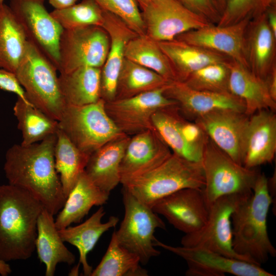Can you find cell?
<instances>
[{
    "instance_id": "obj_42",
    "label": "cell",
    "mask_w": 276,
    "mask_h": 276,
    "mask_svg": "<svg viewBox=\"0 0 276 276\" xmlns=\"http://www.w3.org/2000/svg\"><path fill=\"white\" fill-rule=\"evenodd\" d=\"M0 89L16 94L18 98L30 103L14 73L0 67Z\"/></svg>"
},
{
    "instance_id": "obj_8",
    "label": "cell",
    "mask_w": 276,
    "mask_h": 276,
    "mask_svg": "<svg viewBox=\"0 0 276 276\" xmlns=\"http://www.w3.org/2000/svg\"><path fill=\"white\" fill-rule=\"evenodd\" d=\"M122 200L124 216L115 234L119 243L139 257L143 265L160 252L155 248L154 235L157 228L166 225L150 206L140 201L123 187Z\"/></svg>"
},
{
    "instance_id": "obj_3",
    "label": "cell",
    "mask_w": 276,
    "mask_h": 276,
    "mask_svg": "<svg viewBox=\"0 0 276 276\" xmlns=\"http://www.w3.org/2000/svg\"><path fill=\"white\" fill-rule=\"evenodd\" d=\"M272 199L267 178L261 173L252 194L233 212L231 219L234 251L249 262L261 266L276 256L267 232V219Z\"/></svg>"
},
{
    "instance_id": "obj_2",
    "label": "cell",
    "mask_w": 276,
    "mask_h": 276,
    "mask_svg": "<svg viewBox=\"0 0 276 276\" xmlns=\"http://www.w3.org/2000/svg\"><path fill=\"white\" fill-rule=\"evenodd\" d=\"M44 206L26 190L0 186V261L25 260L35 249L37 223Z\"/></svg>"
},
{
    "instance_id": "obj_32",
    "label": "cell",
    "mask_w": 276,
    "mask_h": 276,
    "mask_svg": "<svg viewBox=\"0 0 276 276\" xmlns=\"http://www.w3.org/2000/svg\"><path fill=\"white\" fill-rule=\"evenodd\" d=\"M89 156L76 147L59 128L54 148L55 165L66 198L84 171Z\"/></svg>"
},
{
    "instance_id": "obj_48",
    "label": "cell",
    "mask_w": 276,
    "mask_h": 276,
    "mask_svg": "<svg viewBox=\"0 0 276 276\" xmlns=\"http://www.w3.org/2000/svg\"><path fill=\"white\" fill-rule=\"evenodd\" d=\"M217 8L221 14L225 6L226 0H213Z\"/></svg>"
},
{
    "instance_id": "obj_9",
    "label": "cell",
    "mask_w": 276,
    "mask_h": 276,
    "mask_svg": "<svg viewBox=\"0 0 276 276\" xmlns=\"http://www.w3.org/2000/svg\"><path fill=\"white\" fill-rule=\"evenodd\" d=\"M251 194H232L217 199L210 205L204 225L196 232L185 234L181 239V246L203 248L249 262L233 248L231 217L237 206Z\"/></svg>"
},
{
    "instance_id": "obj_10",
    "label": "cell",
    "mask_w": 276,
    "mask_h": 276,
    "mask_svg": "<svg viewBox=\"0 0 276 276\" xmlns=\"http://www.w3.org/2000/svg\"><path fill=\"white\" fill-rule=\"evenodd\" d=\"M108 33L102 27L88 26L63 29L59 39L60 73L84 66L101 68L109 48Z\"/></svg>"
},
{
    "instance_id": "obj_49",
    "label": "cell",
    "mask_w": 276,
    "mask_h": 276,
    "mask_svg": "<svg viewBox=\"0 0 276 276\" xmlns=\"http://www.w3.org/2000/svg\"><path fill=\"white\" fill-rule=\"evenodd\" d=\"M151 0H136L140 8L141 9L146 6Z\"/></svg>"
},
{
    "instance_id": "obj_47",
    "label": "cell",
    "mask_w": 276,
    "mask_h": 276,
    "mask_svg": "<svg viewBox=\"0 0 276 276\" xmlns=\"http://www.w3.org/2000/svg\"><path fill=\"white\" fill-rule=\"evenodd\" d=\"M11 268L6 262L0 261V274L6 276L10 273Z\"/></svg>"
},
{
    "instance_id": "obj_20",
    "label": "cell",
    "mask_w": 276,
    "mask_h": 276,
    "mask_svg": "<svg viewBox=\"0 0 276 276\" xmlns=\"http://www.w3.org/2000/svg\"><path fill=\"white\" fill-rule=\"evenodd\" d=\"M276 152V115L263 109L249 116L242 144V165L258 168L271 163Z\"/></svg>"
},
{
    "instance_id": "obj_34",
    "label": "cell",
    "mask_w": 276,
    "mask_h": 276,
    "mask_svg": "<svg viewBox=\"0 0 276 276\" xmlns=\"http://www.w3.org/2000/svg\"><path fill=\"white\" fill-rule=\"evenodd\" d=\"M169 82L157 73L125 58L119 76L115 99L132 97L162 87Z\"/></svg>"
},
{
    "instance_id": "obj_11",
    "label": "cell",
    "mask_w": 276,
    "mask_h": 276,
    "mask_svg": "<svg viewBox=\"0 0 276 276\" xmlns=\"http://www.w3.org/2000/svg\"><path fill=\"white\" fill-rule=\"evenodd\" d=\"M44 0H10L9 6L27 40L54 64L59 66V43L63 28L46 9Z\"/></svg>"
},
{
    "instance_id": "obj_37",
    "label": "cell",
    "mask_w": 276,
    "mask_h": 276,
    "mask_svg": "<svg viewBox=\"0 0 276 276\" xmlns=\"http://www.w3.org/2000/svg\"><path fill=\"white\" fill-rule=\"evenodd\" d=\"M52 16L63 29H71L88 26L102 27L104 10L95 0H81L61 9H54Z\"/></svg>"
},
{
    "instance_id": "obj_50",
    "label": "cell",
    "mask_w": 276,
    "mask_h": 276,
    "mask_svg": "<svg viewBox=\"0 0 276 276\" xmlns=\"http://www.w3.org/2000/svg\"><path fill=\"white\" fill-rule=\"evenodd\" d=\"M4 1L5 0H0V6L5 4Z\"/></svg>"
},
{
    "instance_id": "obj_22",
    "label": "cell",
    "mask_w": 276,
    "mask_h": 276,
    "mask_svg": "<svg viewBox=\"0 0 276 276\" xmlns=\"http://www.w3.org/2000/svg\"><path fill=\"white\" fill-rule=\"evenodd\" d=\"M164 95L177 103L181 113L186 119L194 120L200 116L221 109L245 112L243 101L231 93L198 90L177 81L169 83Z\"/></svg>"
},
{
    "instance_id": "obj_45",
    "label": "cell",
    "mask_w": 276,
    "mask_h": 276,
    "mask_svg": "<svg viewBox=\"0 0 276 276\" xmlns=\"http://www.w3.org/2000/svg\"><path fill=\"white\" fill-rule=\"evenodd\" d=\"M45 1V0H44ZM54 9H64L77 3L79 0H47Z\"/></svg>"
},
{
    "instance_id": "obj_26",
    "label": "cell",
    "mask_w": 276,
    "mask_h": 276,
    "mask_svg": "<svg viewBox=\"0 0 276 276\" xmlns=\"http://www.w3.org/2000/svg\"><path fill=\"white\" fill-rule=\"evenodd\" d=\"M229 66V91L243 101L244 113L250 116L263 109L275 112L276 102L271 98L264 80L233 59Z\"/></svg>"
},
{
    "instance_id": "obj_40",
    "label": "cell",
    "mask_w": 276,
    "mask_h": 276,
    "mask_svg": "<svg viewBox=\"0 0 276 276\" xmlns=\"http://www.w3.org/2000/svg\"><path fill=\"white\" fill-rule=\"evenodd\" d=\"M104 10L121 19L137 35L146 34V28L136 0H95Z\"/></svg>"
},
{
    "instance_id": "obj_4",
    "label": "cell",
    "mask_w": 276,
    "mask_h": 276,
    "mask_svg": "<svg viewBox=\"0 0 276 276\" xmlns=\"http://www.w3.org/2000/svg\"><path fill=\"white\" fill-rule=\"evenodd\" d=\"M121 184L137 199L152 208L159 200L178 190L203 189L204 177L201 162L172 153L157 167Z\"/></svg>"
},
{
    "instance_id": "obj_14",
    "label": "cell",
    "mask_w": 276,
    "mask_h": 276,
    "mask_svg": "<svg viewBox=\"0 0 276 276\" xmlns=\"http://www.w3.org/2000/svg\"><path fill=\"white\" fill-rule=\"evenodd\" d=\"M141 10L146 34L157 42L211 24L177 0H151Z\"/></svg>"
},
{
    "instance_id": "obj_46",
    "label": "cell",
    "mask_w": 276,
    "mask_h": 276,
    "mask_svg": "<svg viewBox=\"0 0 276 276\" xmlns=\"http://www.w3.org/2000/svg\"><path fill=\"white\" fill-rule=\"evenodd\" d=\"M275 171L272 176L270 178H267V189L268 193L271 198L273 203L274 197L275 199Z\"/></svg>"
},
{
    "instance_id": "obj_33",
    "label": "cell",
    "mask_w": 276,
    "mask_h": 276,
    "mask_svg": "<svg viewBox=\"0 0 276 276\" xmlns=\"http://www.w3.org/2000/svg\"><path fill=\"white\" fill-rule=\"evenodd\" d=\"M13 111L22 134V145L41 142L56 134L59 129L58 121L19 98L17 97Z\"/></svg>"
},
{
    "instance_id": "obj_17",
    "label": "cell",
    "mask_w": 276,
    "mask_h": 276,
    "mask_svg": "<svg viewBox=\"0 0 276 276\" xmlns=\"http://www.w3.org/2000/svg\"><path fill=\"white\" fill-rule=\"evenodd\" d=\"M249 118L244 112L221 109L200 116L194 122L216 145L243 165L242 144Z\"/></svg>"
},
{
    "instance_id": "obj_39",
    "label": "cell",
    "mask_w": 276,
    "mask_h": 276,
    "mask_svg": "<svg viewBox=\"0 0 276 276\" xmlns=\"http://www.w3.org/2000/svg\"><path fill=\"white\" fill-rule=\"evenodd\" d=\"M274 5L276 0H226L217 25L227 26L246 19H252L265 13Z\"/></svg>"
},
{
    "instance_id": "obj_7",
    "label": "cell",
    "mask_w": 276,
    "mask_h": 276,
    "mask_svg": "<svg viewBox=\"0 0 276 276\" xmlns=\"http://www.w3.org/2000/svg\"><path fill=\"white\" fill-rule=\"evenodd\" d=\"M105 102L81 106L66 104L59 128L80 151L90 155L108 142L124 134L108 115Z\"/></svg>"
},
{
    "instance_id": "obj_43",
    "label": "cell",
    "mask_w": 276,
    "mask_h": 276,
    "mask_svg": "<svg viewBox=\"0 0 276 276\" xmlns=\"http://www.w3.org/2000/svg\"><path fill=\"white\" fill-rule=\"evenodd\" d=\"M264 80L271 98L276 102V66L272 68Z\"/></svg>"
},
{
    "instance_id": "obj_21",
    "label": "cell",
    "mask_w": 276,
    "mask_h": 276,
    "mask_svg": "<svg viewBox=\"0 0 276 276\" xmlns=\"http://www.w3.org/2000/svg\"><path fill=\"white\" fill-rule=\"evenodd\" d=\"M103 15L102 27L108 33L110 43L106 60L101 70L100 94V98L107 102L116 98L126 45L137 34L116 15L105 10Z\"/></svg>"
},
{
    "instance_id": "obj_5",
    "label": "cell",
    "mask_w": 276,
    "mask_h": 276,
    "mask_svg": "<svg viewBox=\"0 0 276 276\" xmlns=\"http://www.w3.org/2000/svg\"><path fill=\"white\" fill-rule=\"evenodd\" d=\"M57 71L49 59L28 40L15 74L28 101L59 121L66 104L60 90Z\"/></svg>"
},
{
    "instance_id": "obj_12",
    "label": "cell",
    "mask_w": 276,
    "mask_h": 276,
    "mask_svg": "<svg viewBox=\"0 0 276 276\" xmlns=\"http://www.w3.org/2000/svg\"><path fill=\"white\" fill-rule=\"evenodd\" d=\"M168 84L132 97L105 102V110L120 131L127 135L154 129L152 123L154 113L160 108L177 105L164 95Z\"/></svg>"
},
{
    "instance_id": "obj_16",
    "label": "cell",
    "mask_w": 276,
    "mask_h": 276,
    "mask_svg": "<svg viewBox=\"0 0 276 276\" xmlns=\"http://www.w3.org/2000/svg\"><path fill=\"white\" fill-rule=\"evenodd\" d=\"M203 189L185 188L157 201L152 206L176 229L185 234L202 227L209 215Z\"/></svg>"
},
{
    "instance_id": "obj_23",
    "label": "cell",
    "mask_w": 276,
    "mask_h": 276,
    "mask_svg": "<svg viewBox=\"0 0 276 276\" xmlns=\"http://www.w3.org/2000/svg\"><path fill=\"white\" fill-rule=\"evenodd\" d=\"M245 52L249 69L263 80L276 66V36L265 13L249 20L245 35Z\"/></svg>"
},
{
    "instance_id": "obj_30",
    "label": "cell",
    "mask_w": 276,
    "mask_h": 276,
    "mask_svg": "<svg viewBox=\"0 0 276 276\" xmlns=\"http://www.w3.org/2000/svg\"><path fill=\"white\" fill-rule=\"evenodd\" d=\"M101 68L84 66L60 73L59 86L66 104L81 106L100 99Z\"/></svg>"
},
{
    "instance_id": "obj_41",
    "label": "cell",
    "mask_w": 276,
    "mask_h": 276,
    "mask_svg": "<svg viewBox=\"0 0 276 276\" xmlns=\"http://www.w3.org/2000/svg\"><path fill=\"white\" fill-rule=\"evenodd\" d=\"M186 8L203 17L210 23L217 24L221 14L213 0H177Z\"/></svg>"
},
{
    "instance_id": "obj_13",
    "label": "cell",
    "mask_w": 276,
    "mask_h": 276,
    "mask_svg": "<svg viewBox=\"0 0 276 276\" xmlns=\"http://www.w3.org/2000/svg\"><path fill=\"white\" fill-rule=\"evenodd\" d=\"M152 123L172 153L201 162L208 136L195 122L189 121L181 113L177 105L157 110L152 117Z\"/></svg>"
},
{
    "instance_id": "obj_44",
    "label": "cell",
    "mask_w": 276,
    "mask_h": 276,
    "mask_svg": "<svg viewBox=\"0 0 276 276\" xmlns=\"http://www.w3.org/2000/svg\"><path fill=\"white\" fill-rule=\"evenodd\" d=\"M265 14L267 24L274 35L276 36V5L270 7Z\"/></svg>"
},
{
    "instance_id": "obj_35",
    "label": "cell",
    "mask_w": 276,
    "mask_h": 276,
    "mask_svg": "<svg viewBox=\"0 0 276 276\" xmlns=\"http://www.w3.org/2000/svg\"><path fill=\"white\" fill-rule=\"evenodd\" d=\"M125 57L148 68L169 81H175L173 70L158 42L146 34L137 35L127 43Z\"/></svg>"
},
{
    "instance_id": "obj_36",
    "label": "cell",
    "mask_w": 276,
    "mask_h": 276,
    "mask_svg": "<svg viewBox=\"0 0 276 276\" xmlns=\"http://www.w3.org/2000/svg\"><path fill=\"white\" fill-rule=\"evenodd\" d=\"M137 256L122 247L113 232L107 250L90 276H147Z\"/></svg>"
},
{
    "instance_id": "obj_18",
    "label": "cell",
    "mask_w": 276,
    "mask_h": 276,
    "mask_svg": "<svg viewBox=\"0 0 276 276\" xmlns=\"http://www.w3.org/2000/svg\"><path fill=\"white\" fill-rule=\"evenodd\" d=\"M250 20L246 19L227 26L210 24L182 33L175 38L224 54L248 68L245 52V35Z\"/></svg>"
},
{
    "instance_id": "obj_1",
    "label": "cell",
    "mask_w": 276,
    "mask_h": 276,
    "mask_svg": "<svg viewBox=\"0 0 276 276\" xmlns=\"http://www.w3.org/2000/svg\"><path fill=\"white\" fill-rule=\"evenodd\" d=\"M56 134L30 145L15 144L6 152L4 170L8 183L22 188L54 216L66 198L55 165Z\"/></svg>"
},
{
    "instance_id": "obj_19",
    "label": "cell",
    "mask_w": 276,
    "mask_h": 276,
    "mask_svg": "<svg viewBox=\"0 0 276 276\" xmlns=\"http://www.w3.org/2000/svg\"><path fill=\"white\" fill-rule=\"evenodd\" d=\"M172 153L155 128L132 135L121 163V183L152 170Z\"/></svg>"
},
{
    "instance_id": "obj_27",
    "label": "cell",
    "mask_w": 276,
    "mask_h": 276,
    "mask_svg": "<svg viewBox=\"0 0 276 276\" xmlns=\"http://www.w3.org/2000/svg\"><path fill=\"white\" fill-rule=\"evenodd\" d=\"M109 196V194L99 188L84 171L58 213L55 219L57 228L63 229L72 223L80 222L93 206L106 203Z\"/></svg>"
},
{
    "instance_id": "obj_25",
    "label": "cell",
    "mask_w": 276,
    "mask_h": 276,
    "mask_svg": "<svg viewBox=\"0 0 276 276\" xmlns=\"http://www.w3.org/2000/svg\"><path fill=\"white\" fill-rule=\"evenodd\" d=\"M157 42L171 64L175 81L181 82H184L193 73L208 64L227 63L232 60L221 53L176 38Z\"/></svg>"
},
{
    "instance_id": "obj_15",
    "label": "cell",
    "mask_w": 276,
    "mask_h": 276,
    "mask_svg": "<svg viewBox=\"0 0 276 276\" xmlns=\"http://www.w3.org/2000/svg\"><path fill=\"white\" fill-rule=\"evenodd\" d=\"M155 246L165 249L182 258L187 264V276H274L261 266L196 247L173 246L156 238Z\"/></svg>"
},
{
    "instance_id": "obj_6",
    "label": "cell",
    "mask_w": 276,
    "mask_h": 276,
    "mask_svg": "<svg viewBox=\"0 0 276 276\" xmlns=\"http://www.w3.org/2000/svg\"><path fill=\"white\" fill-rule=\"evenodd\" d=\"M201 163L204 177L203 191L210 205L217 199L232 194H251L261 172L236 162L208 136Z\"/></svg>"
},
{
    "instance_id": "obj_24",
    "label": "cell",
    "mask_w": 276,
    "mask_h": 276,
    "mask_svg": "<svg viewBox=\"0 0 276 276\" xmlns=\"http://www.w3.org/2000/svg\"><path fill=\"white\" fill-rule=\"evenodd\" d=\"M130 137L122 134L89 156L84 171L99 188L108 194L121 183V163Z\"/></svg>"
},
{
    "instance_id": "obj_31",
    "label": "cell",
    "mask_w": 276,
    "mask_h": 276,
    "mask_svg": "<svg viewBox=\"0 0 276 276\" xmlns=\"http://www.w3.org/2000/svg\"><path fill=\"white\" fill-rule=\"evenodd\" d=\"M28 40L9 5L0 6V67L15 74Z\"/></svg>"
},
{
    "instance_id": "obj_38",
    "label": "cell",
    "mask_w": 276,
    "mask_h": 276,
    "mask_svg": "<svg viewBox=\"0 0 276 276\" xmlns=\"http://www.w3.org/2000/svg\"><path fill=\"white\" fill-rule=\"evenodd\" d=\"M230 62L208 64L193 73L183 83L198 90L216 93H230Z\"/></svg>"
},
{
    "instance_id": "obj_29",
    "label": "cell",
    "mask_w": 276,
    "mask_h": 276,
    "mask_svg": "<svg viewBox=\"0 0 276 276\" xmlns=\"http://www.w3.org/2000/svg\"><path fill=\"white\" fill-rule=\"evenodd\" d=\"M63 242L55 225L54 215L44 208L37 220L35 249L40 261L45 266L46 276L54 275L58 263L70 265L74 263V255Z\"/></svg>"
},
{
    "instance_id": "obj_28",
    "label": "cell",
    "mask_w": 276,
    "mask_h": 276,
    "mask_svg": "<svg viewBox=\"0 0 276 276\" xmlns=\"http://www.w3.org/2000/svg\"><path fill=\"white\" fill-rule=\"evenodd\" d=\"M105 214L104 208L101 206L88 219L79 225L68 226L58 230L63 242L75 246L79 253V264H82L84 275L90 276L93 268L89 265L87 256L91 251L102 235L109 229L116 226L119 219L110 216L106 222L102 219Z\"/></svg>"
}]
</instances>
